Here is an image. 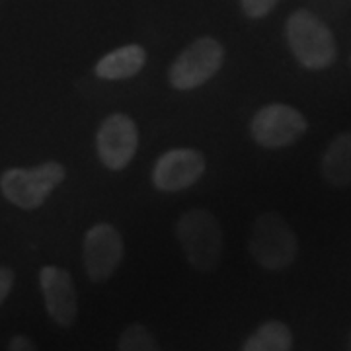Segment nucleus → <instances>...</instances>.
Instances as JSON below:
<instances>
[{
    "label": "nucleus",
    "mask_w": 351,
    "mask_h": 351,
    "mask_svg": "<svg viewBox=\"0 0 351 351\" xmlns=\"http://www.w3.org/2000/svg\"><path fill=\"white\" fill-rule=\"evenodd\" d=\"M176 237L193 269L207 274L219 265L225 250V232L211 211L195 207L180 215Z\"/></svg>",
    "instance_id": "1"
},
{
    "label": "nucleus",
    "mask_w": 351,
    "mask_h": 351,
    "mask_svg": "<svg viewBox=\"0 0 351 351\" xmlns=\"http://www.w3.org/2000/svg\"><path fill=\"white\" fill-rule=\"evenodd\" d=\"M285 39L297 63L308 71H324L336 61V39L311 10H297L289 16Z\"/></svg>",
    "instance_id": "2"
},
{
    "label": "nucleus",
    "mask_w": 351,
    "mask_h": 351,
    "mask_svg": "<svg viewBox=\"0 0 351 351\" xmlns=\"http://www.w3.org/2000/svg\"><path fill=\"white\" fill-rule=\"evenodd\" d=\"M248 250L260 267L281 271L295 262L299 244L287 221L276 211H267L260 215L252 226Z\"/></svg>",
    "instance_id": "3"
},
{
    "label": "nucleus",
    "mask_w": 351,
    "mask_h": 351,
    "mask_svg": "<svg viewBox=\"0 0 351 351\" xmlns=\"http://www.w3.org/2000/svg\"><path fill=\"white\" fill-rule=\"evenodd\" d=\"M64 178L66 170L57 160L39 164L36 168H10L0 176V191L12 205L32 211L49 199Z\"/></svg>",
    "instance_id": "4"
},
{
    "label": "nucleus",
    "mask_w": 351,
    "mask_h": 351,
    "mask_svg": "<svg viewBox=\"0 0 351 351\" xmlns=\"http://www.w3.org/2000/svg\"><path fill=\"white\" fill-rule=\"evenodd\" d=\"M225 63V47L211 36L189 43L170 64L168 80L176 90H193L209 82Z\"/></svg>",
    "instance_id": "5"
},
{
    "label": "nucleus",
    "mask_w": 351,
    "mask_h": 351,
    "mask_svg": "<svg viewBox=\"0 0 351 351\" xmlns=\"http://www.w3.org/2000/svg\"><path fill=\"white\" fill-rule=\"evenodd\" d=\"M308 123L299 110L287 104H269L254 113L250 121L252 138L263 149H283L306 133Z\"/></svg>",
    "instance_id": "6"
},
{
    "label": "nucleus",
    "mask_w": 351,
    "mask_h": 351,
    "mask_svg": "<svg viewBox=\"0 0 351 351\" xmlns=\"http://www.w3.org/2000/svg\"><path fill=\"white\" fill-rule=\"evenodd\" d=\"M138 147V129L125 113H112L101 121L96 133V151L100 162L119 172L135 158Z\"/></svg>",
    "instance_id": "7"
},
{
    "label": "nucleus",
    "mask_w": 351,
    "mask_h": 351,
    "mask_svg": "<svg viewBox=\"0 0 351 351\" xmlns=\"http://www.w3.org/2000/svg\"><path fill=\"white\" fill-rule=\"evenodd\" d=\"M123 258V239L110 223H98L84 234L82 262L92 283H106Z\"/></svg>",
    "instance_id": "8"
},
{
    "label": "nucleus",
    "mask_w": 351,
    "mask_h": 351,
    "mask_svg": "<svg viewBox=\"0 0 351 351\" xmlns=\"http://www.w3.org/2000/svg\"><path fill=\"white\" fill-rule=\"evenodd\" d=\"M205 156L195 149H170L158 156L152 168V186L164 191L174 193L191 188L205 172Z\"/></svg>",
    "instance_id": "9"
},
{
    "label": "nucleus",
    "mask_w": 351,
    "mask_h": 351,
    "mask_svg": "<svg viewBox=\"0 0 351 351\" xmlns=\"http://www.w3.org/2000/svg\"><path fill=\"white\" fill-rule=\"evenodd\" d=\"M39 287L51 320L61 328H71L78 316V297L73 276L57 265H45L39 271Z\"/></svg>",
    "instance_id": "10"
},
{
    "label": "nucleus",
    "mask_w": 351,
    "mask_h": 351,
    "mask_svg": "<svg viewBox=\"0 0 351 351\" xmlns=\"http://www.w3.org/2000/svg\"><path fill=\"white\" fill-rule=\"evenodd\" d=\"M145 64H147V51L133 43L104 55L94 66V73L101 80H125L138 75Z\"/></svg>",
    "instance_id": "11"
},
{
    "label": "nucleus",
    "mask_w": 351,
    "mask_h": 351,
    "mask_svg": "<svg viewBox=\"0 0 351 351\" xmlns=\"http://www.w3.org/2000/svg\"><path fill=\"white\" fill-rule=\"evenodd\" d=\"M320 168L330 186L334 188L351 186V131L332 138L322 156Z\"/></svg>",
    "instance_id": "12"
},
{
    "label": "nucleus",
    "mask_w": 351,
    "mask_h": 351,
    "mask_svg": "<svg viewBox=\"0 0 351 351\" xmlns=\"http://www.w3.org/2000/svg\"><path fill=\"white\" fill-rule=\"evenodd\" d=\"M293 334L287 324L279 320H267L258 330H254L244 341L242 351H291Z\"/></svg>",
    "instance_id": "13"
},
{
    "label": "nucleus",
    "mask_w": 351,
    "mask_h": 351,
    "mask_svg": "<svg viewBox=\"0 0 351 351\" xmlns=\"http://www.w3.org/2000/svg\"><path fill=\"white\" fill-rule=\"evenodd\" d=\"M117 351H160V348L149 328L143 324H131L123 330Z\"/></svg>",
    "instance_id": "14"
},
{
    "label": "nucleus",
    "mask_w": 351,
    "mask_h": 351,
    "mask_svg": "<svg viewBox=\"0 0 351 351\" xmlns=\"http://www.w3.org/2000/svg\"><path fill=\"white\" fill-rule=\"evenodd\" d=\"M279 0H240L242 12L246 14L252 20H260L265 18L267 14L276 8V4Z\"/></svg>",
    "instance_id": "15"
},
{
    "label": "nucleus",
    "mask_w": 351,
    "mask_h": 351,
    "mask_svg": "<svg viewBox=\"0 0 351 351\" xmlns=\"http://www.w3.org/2000/svg\"><path fill=\"white\" fill-rule=\"evenodd\" d=\"M12 285L14 271L10 267L0 265V306H2V302L8 299V295H10V291H12Z\"/></svg>",
    "instance_id": "16"
},
{
    "label": "nucleus",
    "mask_w": 351,
    "mask_h": 351,
    "mask_svg": "<svg viewBox=\"0 0 351 351\" xmlns=\"http://www.w3.org/2000/svg\"><path fill=\"white\" fill-rule=\"evenodd\" d=\"M8 351H39L38 346L27 336H14L8 343Z\"/></svg>",
    "instance_id": "17"
}]
</instances>
